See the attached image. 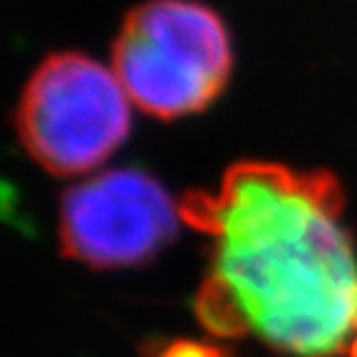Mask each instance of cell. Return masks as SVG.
<instances>
[{"mask_svg":"<svg viewBox=\"0 0 357 357\" xmlns=\"http://www.w3.org/2000/svg\"><path fill=\"white\" fill-rule=\"evenodd\" d=\"M178 218L211 238L194 310L216 337H258L296 357L347 355L357 335V258L330 172L238 162L216 191H186Z\"/></svg>","mask_w":357,"mask_h":357,"instance_id":"obj_1","label":"cell"},{"mask_svg":"<svg viewBox=\"0 0 357 357\" xmlns=\"http://www.w3.org/2000/svg\"><path fill=\"white\" fill-rule=\"evenodd\" d=\"M231 70L229 28L201 0H144L127 10L112 43V73L129 102L156 119L206 109Z\"/></svg>","mask_w":357,"mask_h":357,"instance_id":"obj_2","label":"cell"},{"mask_svg":"<svg viewBox=\"0 0 357 357\" xmlns=\"http://www.w3.org/2000/svg\"><path fill=\"white\" fill-rule=\"evenodd\" d=\"M129 124V97L117 75L82 52L43 57L15 109L22 149L55 176L105 164L124 144Z\"/></svg>","mask_w":357,"mask_h":357,"instance_id":"obj_3","label":"cell"},{"mask_svg":"<svg viewBox=\"0 0 357 357\" xmlns=\"http://www.w3.org/2000/svg\"><path fill=\"white\" fill-rule=\"evenodd\" d=\"M178 206L137 169H112L70 186L60 201V251L89 268L146 263L176 238Z\"/></svg>","mask_w":357,"mask_h":357,"instance_id":"obj_4","label":"cell"},{"mask_svg":"<svg viewBox=\"0 0 357 357\" xmlns=\"http://www.w3.org/2000/svg\"><path fill=\"white\" fill-rule=\"evenodd\" d=\"M156 357H231L229 350L208 342H196V340H174L164 347Z\"/></svg>","mask_w":357,"mask_h":357,"instance_id":"obj_5","label":"cell"},{"mask_svg":"<svg viewBox=\"0 0 357 357\" xmlns=\"http://www.w3.org/2000/svg\"><path fill=\"white\" fill-rule=\"evenodd\" d=\"M347 357H357V335L352 337L350 347H347Z\"/></svg>","mask_w":357,"mask_h":357,"instance_id":"obj_6","label":"cell"}]
</instances>
